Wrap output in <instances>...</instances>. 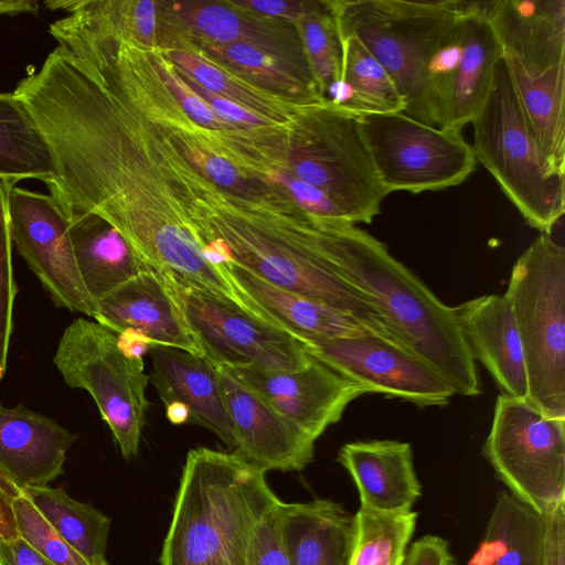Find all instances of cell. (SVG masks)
I'll use <instances>...</instances> for the list:
<instances>
[{
	"label": "cell",
	"mask_w": 565,
	"mask_h": 565,
	"mask_svg": "<svg viewBox=\"0 0 565 565\" xmlns=\"http://www.w3.org/2000/svg\"><path fill=\"white\" fill-rule=\"evenodd\" d=\"M13 94L50 145L56 178L46 185L68 212L104 217L160 274L182 276L199 264L149 121L121 90L57 46Z\"/></svg>",
	"instance_id": "6da1fadb"
},
{
	"label": "cell",
	"mask_w": 565,
	"mask_h": 565,
	"mask_svg": "<svg viewBox=\"0 0 565 565\" xmlns=\"http://www.w3.org/2000/svg\"><path fill=\"white\" fill-rule=\"evenodd\" d=\"M53 362L70 387L92 395L122 457H135L148 411L143 359L127 355L117 333L79 317L64 330Z\"/></svg>",
	"instance_id": "30bf717a"
},
{
	"label": "cell",
	"mask_w": 565,
	"mask_h": 565,
	"mask_svg": "<svg viewBox=\"0 0 565 565\" xmlns=\"http://www.w3.org/2000/svg\"><path fill=\"white\" fill-rule=\"evenodd\" d=\"M544 535L545 515L501 491L467 565H541Z\"/></svg>",
	"instance_id": "83f0119b"
},
{
	"label": "cell",
	"mask_w": 565,
	"mask_h": 565,
	"mask_svg": "<svg viewBox=\"0 0 565 565\" xmlns=\"http://www.w3.org/2000/svg\"><path fill=\"white\" fill-rule=\"evenodd\" d=\"M0 178L20 181L56 178L50 145L23 102L13 93H0Z\"/></svg>",
	"instance_id": "4dcf8cb0"
},
{
	"label": "cell",
	"mask_w": 565,
	"mask_h": 565,
	"mask_svg": "<svg viewBox=\"0 0 565 565\" xmlns=\"http://www.w3.org/2000/svg\"><path fill=\"white\" fill-rule=\"evenodd\" d=\"M341 81L326 93V100L356 115L404 111V100L395 84L355 36L342 39Z\"/></svg>",
	"instance_id": "1f68e13d"
},
{
	"label": "cell",
	"mask_w": 565,
	"mask_h": 565,
	"mask_svg": "<svg viewBox=\"0 0 565 565\" xmlns=\"http://www.w3.org/2000/svg\"><path fill=\"white\" fill-rule=\"evenodd\" d=\"M544 515L545 535L541 565H565V502Z\"/></svg>",
	"instance_id": "7bdbcfd3"
},
{
	"label": "cell",
	"mask_w": 565,
	"mask_h": 565,
	"mask_svg": "<svg viewBox=\"0 0 565 565\" xmlns=\"http://www.w3.org/2000/svg\"><path fill=\"white\" fill-rule=\"evenodd\" d=\"M96 322L119 333H136L151 345L203 355L194 341L170 282L147 269L95 301Z\"/></svg>",
	"instance_id": "ffe728a7"
},
{
	"label": "cell",
	"mask_w": 565,
	"mask_h": 565,
	"mask_svg": "<svg viewBox=\"0 0 565 565\" xmlns=\"http://www.w3.org/2000/svg\"><path fill=\"white\" fill-rule=\"evenodd\" d=\"M226 369L315 440L341 419L351 402L366 394L360 385L312 356L296 371Z\"/></svg>",
	"instance_id": "2e32d148"
},
{
	"label": "cell",
	"mask_w": 565,
	"mask_h": 565,
	"mask_svg": "<svg viewBox=\"0 0 565 565\" xmlns=\"http://www.w3.org/2000/svg\"><path fill=\"white\" fill-rule=\"evenodd\" d=\"M19 537L55 565H90L23 493L14 502Z\"/></svg>",
	"instance_id": "d590c367"
},
{
	"label": "cell",
	"mask_w": 565,
	"mask_h": 565,
	"mask_svg": "<svg viewBox=\"0 0 565 565\" xmlns=\"http://www.w3.org/2000/svg\"><path fill=\"white\" fill-rule=\"evenodd\" d=\"M296 25L324 98L327 90L341 81L343 61L342 40L332 1H321L318 9L300 18Z\"/></svg>",
	"instance_id": "e575fe53"
},
{
	"label": "cell",
	"mask_w": 565,
	"mask_h": 565,
	"mask_svg": "<svg viewBox=\"0 0 565 565\" xmlns=\"http://www.w3.org/2000/svg\"><path fill=\"white\" fill-rule=\"evenodd\" d=\"M38 12L39 3L34 0H0V15H14L20 13L38 14Z\"/></svg>",
	"instance_id": "bcb514c9"
},
{
	"label": "cell",
	"mask_w": 565,
	"mask_h": 565,
	"mask_svg": "<svg viewBox=\"0 0 565 565\" xmlns=\"http://www.w3.org/2000/svg\"><path fill=\"white\" fill-rule=\"evenodd\" d=\"M0 565H55L20 537L0 541Z\"/></svg>",
	"instance_id": "f6af8a7d"
},
{
	"label": "cell",
	"mask_w": 565,
	"mask_h": 565,
	"mask_svg": "<svg viewBox=\"0 0 565 565\" xmlns=\"http://www.w3.org/2000/svg\"><path fill=\"white\" fill-rule=\"evenodd\" d=\"M471 1L334 0L341 40L355 36L385 68L409 117L434 126L426 99L427 71Z\"/></svg>",
	"instance_id": "8992f818"
},
{
	"label": "cell",
	"mask_w": 565,
	"mask_h": 565,
	"mask_svg": "<svg viewBox=\"0 0 565 565\" xmlns=\"http://www.w3.org/2000/svg\"><path fill=\"white\" fill-rule=\"evenodd\" d=\"M158 73L184 115L194 124L212 131H233L238 128L217 118L209 105L181 78L175 67L159 49H150Z\"/></svg>",
	"instance_id": "74e56055"
},
{
	"label": "cell",
	"mask_w": 565,
	"mask_h": 565,
	"mask_svg": "<svg viewBox=\"0 0 565 565\" xmlns=\"http://www.w3.org/2000/svg\"><path fill=\"white\" fill-rule=\"evenodd\" d=\"M482 454L508 491L537 513L565 502V418L500 394Z\"/></svg>",
	"instance_id": "8fae6325"
},
{
	"label": "cell",
	"mask_w": 565,
	"mask_h": 565,
	"mask_svg": "<svg viewBox=\"0 0 565 565\" xmlns=\"http://www.w3.org/2000/svg\"><path fill=\"white\" fill-rule=\"evenodd\" d=\"M68 215L76 266L94 302L150 269L118 230L100 215L92 212H68Z\"/></svg>",
	"instance_id": "4316f807"
},
{
	"label": "cell",
	"mask_w": 565,
	"mask_h": 565,
	"mask_svg": "<svg viewBox=\"0 0 565 565\" xmlns=\"http://www.w3.org/2000/svg\"><path fill=\"white\" fill-rule=\"evenodd\" d=\"M167 417L174 425L189 423L190 415L188 408L180 403L167 405Z\"/></svg>",
	"instance_id": "7dc6e473"
},
{
	"label": "cell",
	"mask_w": 565,
	"mask_h": 565,
	"mask_svg": "<svg viewBox=\"0 0 565 565\" xmlns=\"http://www.w3.org/2000/svg\"><path fill=\"white\" fill-rule=\"evenodd\" d=\"M159 7L166 23L186 34L180 40L215 45L246 43L311 70L295 23L246 11L231 1L159 2Z\"/></svg>",
	"instance_id": "ac0fdd59"
},
{
	"label": "cell",
	"mask_w": 565,
	"mask_h": 565,
	"mask_svg": "<svg viewBox=\"0 0 565 565\" xmlns=\"http://www.w3.org/2000/svg\"><path fill=\"white\" fill-rule=\"evenodd\" d=\"M402 565H459L448 542L438 535L427 534L408 545Z\"/></svg>",
	"instance_id": "b9f144b4"
},
{
	"label": "cell",
	"mask_w": 565,
	"mask_h": 565,
	"mask_svg": "<svg viewBox=\"0 0 565 565\" xmlns=\"http://www.w3.org/2000/svg\"><path fill=\"white\" fill-rule=\"evenodd\" d=\"M338 461L352 478L360 508L381 513L413 511L422 495L413 449L399 440H369L344 444Z\"/></svg>",
	"instance_id": "cb8c5ba5"
},
{
	"label": "cell",
	"mask_w": 565,
	"mask_h": 565,
	"mask_svg": "<svg viewBox=\"0 0 565 565\" xmlns=\"http://www.w3.org/2000/svg\"><path fill=\"white\" fill-rule=\"evenodd\" d=\"M491 1H476L466 15L461 45L433 98L436 127L461 132L484 104L502 51L488 19Z\"/></svg>",
	"instance_id": "d6986e66"
},
{
	"label": "cell",
	"mask_w": 565,
	"mask_h": 565,
	"mask_svg": "<svg viewBox=\"0 0 565 565\" xmlns=\"http://www.w3.org/2000/svg\"><path fill=\"white\" fill-rule=\"evenodd\" d=\"M217 268L248 313L288 332L301 343L379 334L349 312L276 287L234 264H222Z\"/></svg>",
	"instance_id": "44dd1931"
},
{
	"label": "cell",
	"mask_w": 565,
	"mask_h": 565,
	"mask_svg": "<svg viewBox=\"0 0 565 565\" xmlns=\"http://www.w3.org/2000/svg\"><path fill=\"white\" fill-rule=\"evenodd\" d=\"M280 501L274 503L255 525L243 565H288L280 537Z\"/></svg>",
	"instance_id": "f35d334b"
},
{
	"label": "cell",
	"mask_w": 565,
	"mask_h": 565,
	"mask_svg": "<svg viewBox=\"0 0 565 565\" xmlns=\"http://www.w3.org/2000/svg\"><path fill=\"white\" fill-rule=\"evenodd\" d=\"M150 380L162 402L183 404L189 423L215 434L228 447H235L233 425L225 405L218 367L204 355L151 345Z\"/></svg>",
	"instance_id": "603a6c76"
},
{
	"label": "cell",
	"mask_w": 565,
	"mask_h": 565,
	"mask_svg": "<svg viewBox=\"0 0 565 565\" xmlns=\"http://www.w3.org/2000/svg\"><path fill=\"white\" fill-rule=\"evenodd\" d=\"M361 130L388 194L420 193L462 183L476 169L461 132L423 124L403 111L360 115Z\"/></svg>",
	"instance_id": "7c38bea8"
},
{
	"label": "cell",
	"mask_w": 565,
	"mask_h": 565,
	"mask_svg": "<svg viewBox=\"0 0 565 565\" xmlns=\"http://www.w3.org/2000/svg\"><path fill=\"white\" fill-rule=\"evenodd\" d=\"M175 70L190 88L209 105L214 115L221 120L250 131L292 128V126L281 125L227 98L221 97L196 84L191 77L186 76L177 67Z\"/></svg>",
	"instance_id": "ab89813d"
},
{
	"label": "cell",
	"mask_w": 565,
	"mask_h": 565,
	"mask_svg": "<svg viewBox=\"0 0 565 565\" xmlns=\"http://www.w3.org/2000/svg\"><path fill=\"white\" fill-rule=\"evenodd\" d=\"M76 435L54 419L0 404V465L24 489L47 486L63 473Z\"/></svg>",
	"instance_id": "d4e9b609"
},
{
	"label": "cell",
	"mask_w": 565,
	"mask_h": 565,
	"mask_svg": "<svg viewBox=\"0 0 565 565\" xmlns=\"http://www.w3.org/2000/svg\"><path fill=\"white\" fill-rule=\"evenodd\" d=\"M250 83L300 105L327 102L311 70H305L246 43L215 45L180 40Z\"/></svg>",
	"instance_id": "f1b7e54d"
},
{
	"label": "cell",
	"mask_w": 565,
	"mask_h": 565,
	"mask_svg": "<svg viewBox=\"0 0 565 565\" xmlns=\"http://www.w3.org/2000/svg\"><path fill=\"white\" fill-rule=\"evenodd\" d=\"M471 125L477 162L530 226L551 235L565 212L564 177L550 170L502 58Z\"/></svg>",
	"instance_id": "ba28073f"
},
{
	"label": "cell",
	"mask_w": 565,
	"mask_h": 565,
	"mask_svg": "<svg viewBox=\"0 0 565 565\" xmlns=\"http://www.w3.org/2000/svg\"><path fill=\"white\" fill-rule=\"evenodd\" d=\"M326 267L370 302L397 340L428 364L455 395L477 396V362L454 307L444 303L386 245L356 224L327 222L316 245Z\"/></svg>",
	"instance_id": "3957f363"
},
{
	"label": "cell",
	"mask_w": 565,
	"mask_h": 565,
	"mask_svg": "<svg viewBox=\"0 0 565 565\" xmlns=\"http://www.w3.org/2000/svg\"><path fill=\"white\" fill-rule=\"evenodd\" d=\"M160 51L200 86L281 125L294 126L310 106L268 92L189 46L174 45Z\"/></svg>",
	"instance_id": "f546056e"
},
{
	"label": "cell",
	"mask_w": 565,
	"mask_h": 565,
	"mask_svg": "<svg viewBox=\"0 0 565 565\" xmlns=\"http://www.w3.org/2000/svg\"><path fill=\"white\" fill-rule=\"evenodd\" d=\"M282 548L288 565H348L353 515L330 499L279 503Z\"/></svg>",
	"instance_id": "484cf974"
},
{
	"label": "cell",
	"mask_w": 565,
	"mask_h": 565,
	"mask_svg": "<svg viewBox=\"0 0 565 565\" xmlns=\"http://www.w3.org/2000/svg\"><path fill=\"white\" fill-rule=\"evenodd\" d=\"M321 361L367 393L398 397L420 407L447 405L454 391L422 359L375 333L302 342Z\"/></svg>",
	"instance_id": "5bb4252c"
},
{
	"label": "cell",
	"mask_w": 565,
	"mask_h": 565,
	"mask_svg": "<svg viewBox=\"0 0 565 565\" xmlns=\"http://www.w3.org/2000/svg\"><path fill=\"white\" fill-rule=\"evenodd\" d=\"M8 212L12 242L55 305L93 317L95 302L76 266L64 204L52 194L13 186Z\"/></svg>",
	"instance_id": "9a60e30c"
},
{
	"label": "cell",
	"mask_w": 565,
	"mask_h": 565,
	"mask_svg": "<svg viewBox=\"0 0 565 565\" xmlns=\"http://www.w3.org/2000/svg\"><path fill=\"white\" fill-rule=\"evenodd\" d=\"M168 281L194 341L216 366L277 372L296 371L309 363L311 355L288 332L252 316L227 298L189 284Z\"/></svg>",
	"instance_id": "4fadbf2b"
},
{
	"label": "cell",
	"mask_w": 565,
	"mask_h": 565,
	"mask_svg": "<svg viewBox=\"0 0 565 565\" xmlns=\"http://www.w3.org/2000/svg\"><path fill=\"white\" fill-rule=\"evenodd\" d=\"M6 369H7V367H4V366H2V365L0 364V381L2 380V377H3V375H4Z\"/></svg>",
	"instance_id": "c3c4849f"
},
{
	"label": "cell",
	"mask_w": 565,
	"mask_h": 565,
	"mask_svg": "<svg viewBox=\"0 0 565 565\" xmlns=\"http://www.w3.org/2000/svg\"><path fill=\"white\" fill-rule=\"evenodd\" d=\"M46 521L90 565L106 559L110 519L89 503L71 498L63 488L49 486L23 489Z\"/></svg>",
	"instance_id": "d6a6232c"
},
{
	"label": "cell",
	"mask_w": 565,
	"mask_h": 565,
	"mask_svg": "<svg viewBox=\"0 0 565 565\" xmlns=\"http://www.w3.org/2000/svg\"><path fill=\"white\" fill-rule=\"evenodd\" d=\"M235 435L234 451L263 471H300L312 460L316 440L262 396L217 366Z\"/></svg>",
	"instance_id": "e0dca14e"
},
{
	"label": "cell",
	"mask_w": 565,
	"mask_h": 565,
	"mask_svg": "<svg viewBox=\"0 0 565 565\" xmlns=\"http://www.w3.org/2000/svg\"><path fill=\"white\" fill-rule=\"evenodd\" d=\"M454 311L472 358L488 370L501 394L527 398L523 350L505 292L472 298Z\"/></svg>",
	"instance_id": "7402d4cb"
},
{
	"label": "cell",
	"mask_w": 565,
	"mask_h": 565,
	"mask_svg": "<svg viewBox=\"0 0 565 565\" xmlns=\"http://www.w3.org/2000/svg\"><path fill=\"white\" fill-rule=\"evenodd\" d=\"M17 182L0 178V364L7 367L17 285L12 270L9 194Z\"/></svg>",
	"instance_id": "8d00e7d4"
},
{
	"label": "cell",
	"mask_w": 565,
	"mask_h": 565,
	"mask_svg": "<svg viewBox=\"0 0 565 565\" xmlns=\"http://www.w3.org/2000/svg\"><path fill=\"white\" fill-rule=\"evenodd\" d=\"M316 218L276 185L255 195L212 186L186 211L191 233L216 268L234 264L276 287L349 312L402 344L382 315L313 252L310 236Z\"/></svg>",
	"instance_id": "7a4b0ae2"
},
{
	"label": "cell",
	"mask_w": 565,
	"mask_h": 565,
	"mask_svg": "<svg viewBox=\"0 0 565 565\" xmlns=\"http://www.w3.org/2000/svg\"><path fill=\"white\" fill-rule=\"evenodd\" d=\"M488 19L550 170L565 175V0H491Z\"/></svg>",
	"instance_id": "5b68a950"
},
{
	"label": "cell",
	"mask_w": 565,
	"mask_h": 565,
	"mask_svg": "<svg viewBox=\"0 0 565 565\" xmlns=\"http://www.w3.org/2000/svg\"><path fill=\"white\" fill-rule=\"evenodd\" d=\"M23 493V488L0 465V541L19 537L14 502Z\"/></svg>",
	"instance_id": "ee69618b"
},
{
	"label": "cell",
	"mask_w": 565,
	"mask_h": 565,
	"mask_svg": "<svg viewBox=\"0 0 565 565\" xmlns=\"http://www.w3.org/2000/svg\"><path fill=\"white\" fill-rule=\"evenodd\" d=\"M265 475L235 452L191 449L160 565H243L255 525L279 500Z\"/></svg>",
	"instance_id": "277c9868"
},
{
	"label": "cell",
	"mask_w": 565,
	"mask_h": 565,
	"mask_svg": "<svg viewBox=\"0 0 565 565\" xmlns=\"http://www.w3.org/2000/svg\"><path fill=\"white\" fill-rule=\"evenodd\" d=\"M417 513H381L359 508L348 565H402Z\"/></svg>",
	"instance_id": "836d02e7"
},
{
	"label": "cell",
	"mask_w": 565,
	"mask_h": 565,
	"mask_svg": "<svg viewBox=\"0 0 565 565\" xmlns=\"http://www.w3.org/2000/svg\"><path fill=\"white\" fill-rule=\"evenodd\" d=\"M287 161L354 223L371 224L387 190L361 130L360 116L330 102L309 106L292 127Z\"/></svg>",
	"instance_id": "9c48e42d"
},
{
	"label": "cell",
	"mask_w": 565,
	"mask_h": 565,
	"mask_svg": "<svg viewBox=\"0 0 565 565\" xmlns=\"http://www.w3.org/2000/svg\"><path fill=\"white\" fill-rule=\"evenodd\" d=\"M508 296L523 350L527 399L565 418V248L540 235L513 265Z\"/></svg>",
	"instance_id": "52a82bcc"
},
{
	"label": "cell",
	"mask_w": 565,
	"mask_h": 565,
	"mask_svg": "<svg viewBox=\"0 0 565 565\" xmlns=\"http://www.w3.org/2000/svg\"><path fill=\"white\" fill-rule=\"evenodd\" d=\"M234 6L264 17L282 19L297 23L300 18L315 11L321 1H284V0H233Z\"/></svg>",
	"instance_id": "60d3db41"
}]
</instances>
